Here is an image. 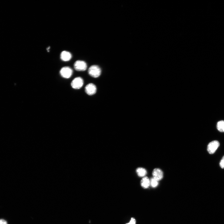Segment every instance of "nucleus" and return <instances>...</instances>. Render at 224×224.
Returning <instances> with one entry per match:
<instances>
[{"label":"nucleus","instance_id":"f257e3e1","mask_svg":"<svg viewBox=\"0 0 224 224\" xmlns=\"http://www.w3.org/2000/svg\"><path fill=\"white\" fill-rule=\"evenodd\" d=\"M88 73L91 77L96 78L100 76L101 70L100 68L98 66L93 65L89 68Z\"/></svg>","mask_w":224,"mask_h":224},{"label":"nucleus","instance_id":"f03ea898","mask_svg":"<svg viewBox=\"0 0 224 224\" xmlns=\"http://www.w3.org/2000/svg\"><path fill=\"white\" fill-rule=\"evenodd\" d=\"M73 71L69 67H64L61 68L60 73L62 77L68 79L70 78L73 74Z\"/></svg>","mask_w":224,"mask_h":224},{"label":"nucleus","instance_id":"7ed1b4c3","mask_svg":"<svg viewBox=\"0 0 224 224\" xmlns=\"http://www.w3.org/2000/svg\"><path fill=\"white\" fill-rule=\"evenodd\" d=\"M84 83L83 79L80 77H78L73 80L71 85L73 89H79L82 88L84 85Z\"/></svg>","mask_w":224,"mask_h":224},{"label":"nucleus","instance_id":"20e7f679","mask_svg":"<svg viewBox=\"0 0 224 224\" xmlns=\"http://www.w3.org/2000/svg\"><path fill=\"white\" fill-rule=\"evenodd\" d=\"M220 146L218 141L214 140L210 142L207 146V150L208 153L211 154H214Z\"/></svg>","mask_w":224,"mask_h":224},{"label":"nucleus","instance_id":"39448f33","mask_svg":"<svg viewBox=\"0 0 224 224\" xmlns=\"http://www.w3.org/2000/svg\"><path fill=\"white\" fill-rule=\"evenodd\" d=\"M87 67L86 62L82 60H77L75 62L74 64L75 69L79 71H86Z\"/></svg>","mask_w":224,"mask_h":224},{"label":"nucleus","instance_id":"423d86ee","mask_svg":"<svg viewBox=\"0 0 224 224\" xmlns=\"http://www.w3.org/2000/svg\"><path fill=\"white\" fill-rule=\"evenodd\" d=\"M153 178L158 181L162 179L164 177V173L159 168H156L152 172Z\"/></svg>","mask_w":224,"mask_h":224},{"label":"nucleus","instance_id":"0eeeda50","mask_svg":"<svg viewBox=\"0 0 224 224\" xmlns=\"http://www.w3.org/2000/svg\"><path fill=\"white\" fill-rule=\"evenodd\" d=\"M85 91L87 95H92L95 94L97 92V88L94 84L92 83L87 85L85 87Z\"/></svg>","mask_w":224,"mask_h":224},{"label":"nucleus","instance_id":"6e6552de","mask_svg":"<svg viewBox=\"0 0 224 224\" xmlns=\"http://www.w3.org/2000/svg\"><path fill=\"white\" fill-rule=\"evenodd\" d=\"M72 57L71 54L69 52L63 51L61 52L60 55V58L61 60L67 62L70 61Z\"/></svg>","mask_w":224,"mask_h":224},{"label":"nucleus","instance_id":"1a4fd4ad","mask_svg":"<svg viewBox=\"0 0 224 224\" xmlns=\"http://www.w3.org/2000/svg\"><path fill=\"white\" fill-rule=\"evenodd\" d=\"M141 185L144 189H147L150 185V180L146 177H143L141 180Z\"/></svg>","mask_w":224,"mask_h":224},{"label":"nucleus","instance_id":"9d476101","mask_svg":"<svg viewBox=\"0 0 224 224\" xmlns=\"http://www.w3.org/2000/svg\"><path fill=\"white\" fill-rule=\"evenodd\" d=\"M136 172L139 177H145L147 173L146 170L142 167L138 168L136 170Z\"/></svg>","mask_w":224,"mask_h":224},{"label":"nucleus","instance_id":"9b49d317","mask_svg":"<svg viewBox=\"0 0 224 224\" xmlns=\"http://www.w3.org/2000/svg\"><path fill=\"white\" fill-rule=\"evenodd\" d=\"M217 129L220 132H224V121H221L217 122Z\"/></svg>","mask_w":224,"mask_h":224},{"label":"nucleus","instance_id":"f8f14e48","mask_svg":"<svg viewBox=\"0 0 224 224\" xmlns=\"http://www.w3.org/2000/svg\"><path fill=\"white\" fill-rule=\"evenodd\" d=\"M159 185V181L153 178H151L150 180V185L153 188H156Z\"/></svg>","mask_w":224,"mask_h":224},{"label":"nucleus","instance_id":"ddd939ff","mask_svg":"<svg viewBox=\"0 0 224 224\" xmlns=\"http://www.w3.org/2000/svg\"><path fill=\"white\" fill-rule=\"evenodd\" d=\"M220 165L222 169H224V156L220 161Z\"/></svg>","mask_w":224,"mask_h":224},{"label":"nucleus","instance_id":"4468645a","mask_svg":"<svg viewBox=\"0 0 224 224\" xmlns=\"http://www.w3.org/2000/svg\"><path fill=\"white\" fill-rule=\"evenodd\" d=\"M136 220L134 217H132L129 222L126 224H136Z\"/></svg>","mask_w":224,"mask_h":224},{"label":"nucleus","instance_id":"2eb2a0df","mask_svg":"<svg viewBox=\"0 0 224 224\" xmlns=\"http://www.w3.org/2000/svg\"><path fill=\"white\" fill-rule=\"evenodd\" d=\"M0 224H8V223L7 221L5 220L1 219L0 220Z\"/></svg>","mask_w":224,"mask_h":224},{"label":"nucleus","instance_id":"dca6fc26","mask_svg":"<svg viewBox=\"0 0 224 224\" xmlns=\"http://www.w3.org/2000/svg\"><path fill=\"white\" fill-rule=\"evenodd\" d=\"M50 47H48V48H47V51L48 52H49V49L50 48Z\"/></svg>","mask_w":224,"mask_h":224}]
</instances>
